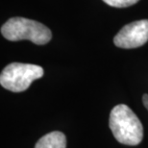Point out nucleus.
I'll return each instance as SVG.
<instances>
[{
    "mask_svg": "<svg viewBox=\"0 0 148 148\" xmlns=\"http://www.w3.org/2000/svg\"><path fill=\"white\" fill-rule=\"evenodd\" d=\"M110 129L119 143L135 146L143 138V127L135 112L125 104L112 108L109 119Z\"/></svg>",
    "mask_w": 148,
    "mask_h": 148,
    "instance_id": "nucleus-1",
    "label": "nucleus"
},
{
    "mask_svg": "<svg viewBox=\"0 0 148 148\" xmlns=\"http://www.w3.org/2000/svg\"><path fill=\"white\" fill-rule=\"evenodd\" d=\"M1 34L6 40L18 41L27 40L38 45L49 42L52 33L42 23L25 17H12L1 27Z\"/></svg>",
    "mask_w": 148,
    "mask_h": 148,
    "instance_id": "nucleus-2",
    "label": "nucleus"
},
{
    "mask_svg": "<svg viewBox=\"0 0 148 148\" xmlns=\"http://www.w3.org/2000/svg\"><path fill=\"white\" fill-rule=\"evenodd\" d=\"M43 69L37 64L12 63L2 70L0 84L13 92L26 90L35 80L43 76Z\"/></svg>",
    "mask_w": 148,
    "mask_h": 148,
    "instance_id": "nucleus-3",
    "label": "nucleus"
},
{
    "mask_svg": "<svg viewBox=\"0 0 148 148\" xmlns=\"http://www.w3.org/2000/svg\"><path fill=\"white\" fill-rule=\"evenodd\" d=\"M148 40V19L138 20L125 25L114 38L115 46L124 49L138 48Z\"/></svg>",
    "mask_w": 148,
    "mask_h": 148,
    "instance_id": "nucleus-4",
    "label": "nucleus"
},
{
    "mask_svg": "<svg viewBox=\"0 0 148 148\" xmlns=\"http://www.w3.org/2000/svg\"><path fill=\"white\" fill-rule=\"evenodd\" d=\"M35 148H66V138L60 131L50 132L38 140Z\"/></svg>",
    "mask_w": 148,
    "mask_h": 148,
    "instance_id": "nucleus-5",
    "label": "nucleus"
},
{
    "mask_svg": "<svg viewBox=\"0 0 148 148\" xmlns=\"http://www.w3.org/2000/svg\"><path fill=\"white\" fill-rule=\"evenodd\" d=\"M106 4L115 8H125L136 4L138 0H103Z\"/></svg>",
    "mask_w": 148,
    "mask_h": 148,
    "instance_id": "nucleus-6",
    "label": "nucleus"
},
{
    "mask_svg": "<svg viewBox=\"0 0 148 148\" xmlns=\"http://www.w3.org/2000/svg\"><path fill=\"white\" fill-rule=\"evenodd\" d=\"M143 103L144 105V107L146 108V110L148 111V94H143Z\"/></svg>",
    "mask_w": 148,
    "mask_h": 148,
    "instance_id": "nucleus-7",
    "label": "nucleus"
}]
</instances>
